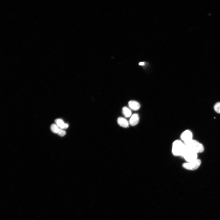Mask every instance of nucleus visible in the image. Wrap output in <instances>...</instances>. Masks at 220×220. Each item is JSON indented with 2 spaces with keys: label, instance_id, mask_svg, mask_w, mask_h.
<instances>
[{
  "label": "nucleus",
  "instance_id": "obj_1",
  "mask_svg": "<svg viewBox=\"0 0 220 220\" xmlns=\"http://www.w3.org/2000/svg\"><path fill=\"white\" fill-rule=\"evenodd\" d=\"M184 144L186 148L197 154L204 151V148L203 145L196 141L192 139L184 143Z\"/></svg>",
  "mask_w": 220,
  "mask_h": 220
},
{
  "label": "nucleus",
  "instance_id": "obj_2",
  "mask_svg": "<svg viewBox=\"0 0 220 220\" xmlns=\"http://www.w3.org/2000/svg\"><path fill=\"white\" fill-rule=\"evenodd\" d=\"M185 149L184 143L180 140H177L172 144V152L176 156H182Z\"/></svg>",
  "mask_w": 220,
  "mask_h": 220
},
{
  "label": "nucleus",
  "instance_id": "obj_3",
  "mask_svg": "<svg viewBox=\"0 0 220 220\" xmlns=\"http://www.w3.org/2000/svg\"><path fill=\"white\" fill-rule=\"evenodd\" d=\"M201 164V161L199 159L190 162L184 163L182 167L185 169L189 170H195L200 166Z\"/></svg>",
  "mask_w": 220,
  "mask_h": 220
},
{
  "label": "nucleus",
  "instance_id": "obj_4",
  "mask_svg": "<svg viewBox=\"0 0 220 220\" xmlns=\"http://www.w3.org/2000/svg\"><path fill=\"white\" fill-rule=\"evenodd\" d=\"M187 162L194 161L197 158V154L186 148L182 156Z\"/></svg>",
  "mask_w": 220,
  "mask_h": 220
},
{
  "label": "nucleus",
  "instance_id": "obj_5",
  "mask_svg": "<svg viewBox=\"0 0 220 220\" xmlns=\"http://www.w3.org/2000/svg\"><path fill=\"white\" fill-rule=\"evenodd\" d=\"M193 134L189 130H187L183 132L181 134V139L184 143L192 139Z\"/></svg>",
  "mask_w": 220,
  "mask_h": 220
},
{
  "label": "nucleus",
  "instance_id": "obj_6",
  "mask_svg": "<svg viewBox=\"0 0 220 220\" xmlns=\"http://www.w3.org/2000/svg\"><path fill=\"white\" fill-rule=\"evenodd\" d=\"M51 129L53 133L57 134L61 136H64L66 134V132L60 128L56 124H53L51 125Z\"/></svg>",
  "mask_w": 220,
  "mask_h": 220
},
{
  "label": "nucleus",
  "instance_id": "obj_7",
  "mask_svg": "<svg viewBox=\"0 0 220 220\" xmlns=\"http://www.w3.org/2000/svg\"><path fill=\"white\" fill-rule=\"evenodd\" d=\"M129 108L132 110L136 111L139 109L141 107L140 104L137 102L131 100L128 103Z\"/></svg>",
  "mask_w": 220,
  "mask_h": 220
},
{
  "label": "nucleus",
  "instance_id": "obj_8",
  "mask_svg": "<svg viewBox=\"0 0 220 220\" xmlns=\"http://www.w3.org/2000/svg\"><path fill=\"white\" fill-rule=\"evenodd\" d=\"M118 124L121 127L124 128H128L129 125V123L125 118L123 117H119L118 119Z\"/></svg>",
  "mask_w": 220,
  "mask_h": 220
},
{
  "label": "nucleus",
  "instance_id": "obj_9",
  "mask_svg": "<svg viewBox=\"0 0 220 220\" xmlns=\"http://www.w3.org/2000/svg\"><path fill=\"white\" fill-rule=\"evenodd\" d=\"M139 121V117L137 113H135L132 115L129 121V124L132 126L136 125Z\"/></svg>",
  "mask_w": 220,
  "mask_h": 220
},
{
  "label": "nucleus",
  "instance_id": "obj_10",
  "mask_svg": "<svg viewBox=\"0 0 220 220\" xmlns=\"http://www.w3.org/2000/svg\"><path fill=\"white\" fill-rule=\"evenodd\" d=\"M55 121L56 124L62 129H66L68 128V124L65 123L62 119H57L55 120Z\"/></svg>",
  "mask_w": 220,
  "mask_h": 220
},
{
  "label": "nucleus",
  "instance_id": "obj_11",
  "mask_svg": "<svg viewBox=\"0 0 220 220\" xmlns=\"http://www.w3.org/2000/svg\"><path fill=\"white\" fill-rule=\"evenodd\" d=\"M122 113L126 118H129L132 116V112L130 110L126 107H124L122 109Z\"/></svg>",
  "mask_w": 220,
  "mask_h": 220
},
{
  "label": "nucleus",
  "instance_id": "obj_12",
  "mask_svg": "<svg viewBox=\"0 0 220 220\" xmlns=\"http://www.w3.org/2000/svg\"><path fill=\"white\" fill-rule=\"evenodd\" d=\"M214 108L216 112L220 113V102H218L215 104Z\"/></svg>",
  "mask_w": 220,
  "mask_h": 220
},
{
  "label": "nucleus",
  "instance_id": "obj_13",
  "mask_svg": "<svg viewBox=\"0 0 220 220\" xmlns=\"http://www.w3.org/2000/svg\"><path fill=\"white\" fill-rule=\"evenodd\" d=\"M145 63L143 62H141L139 63V65L141 66L144 65H145Z\"/></svg>",
  "mask_w": 220,
  "mask_h": 220
}]
</instances>
